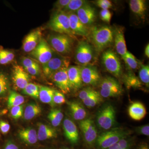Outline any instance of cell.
<instances>
[{"instance_id":"cell-1","label":"cell","mask_w":149,"mask_h":149,"mask_svg":"<svg viewBox=\"0 0 149 149\" xmlns=\"http://www.w3.org/2000/svg\"><path fill=\"white\" fill-rule=\"evenodd\" d=\"M88 36L95 50L101 52L113 42V30L109 26H94L90 29Z\"/></svg>"},{"instance_id":"cell-2","label":"cell","mask_w":149,"mask_h":149,"mask_svg":"<svg viewBox=\"0 0 149 149\" xmlns=\"http://www.w3.org/2000/svg\"><path fill=\"white\" fill-rule=\"evenodd\" d=\"M74 38L66 34H52L48 37L47 42L53 49L62 56H68L71 53Z\"/></svg>"},{"instance_id":"cell-3","label":"cell","mask_w":149,"mask_h":149,"mask_svg":"<svg viewBox=\"0 0 149 149\" xmlns=\"http://www.w3.org/2000/svg\"><path fill=\"white\" fill-rule=\"evenodd\" d=\"M129 131L116 128L102 133L97 136L95 143L98 149H107L118 141L128 137Z\"/></svg>"},{"instance_id":"cell-4","label":"cell","mask_w":149,"mask_h":149,"mask_svg":"<svg viewBox=\"0 0 149 149\" xmlns=\"http://www.w3.org/2000/svg\"><path fill=\"white\" fill-rule=\"evenodd\" d=\"M49 28L57 33L66 34L74 38L70 27L68 15L63 11H55L48 23Z\"/></svg>"},{"instance_id":"cell-5","label":"cell","mask_w":149,"mask_h":149,"mask_svg":"<svg viewBox=\"0 0 149 149\" xmlns=\"http://www.w3.org/2000/svg\"><path fill=\"white\" fill-rule=\"evenodd\" d=\"M70 64V59L68 56L54 54L49 61L42 65L43 73L46 77L51 78L55 72L60 70L68 68Z\"/></svg>"},{"instance_id":"cell-6","label":"cell","mask_w":149,"mask_h":149,"mask_svg":"<svg viewBox=\"0 0 149 149\" xmlns=\"http://www.w3.org/2000/svg\"><path fill=\"white\" fill-rule=\"evenodd\" d=\"M97 123L99 128L108 130L116 123V111L111 104L105 106L99 111L97 116Z\"/></svg>"},{"instance_id":"cell-7","label":"cell","mask_w":149,"mask_h":149,"mask_svg":"<svg viewBox=\"0 0 149 149\" xmlns=\"http://www.w3.org/2000/svg\"><path fill=\"white\" fill-rule=\"evenodd\" d=\"M100 94L102 97H116L122 94L123 90L120 83L113 77H107L100 83Z\"/></svg>"},{"instance_id":"cell-8","label":"cell","mask_w":149,"mask_h":149,"mask_svg":"<svg viewBox=\"0 0 149 149\" xmlns=\"http://www.w3.org/2000/svg\"><path fill=\"white\" fill-rule=\"evenodd\" d=\"M102 61L108 72L116 77H119L122 74V68L120 60L113 51L108 50L104 52L102 56Z\"/></svg>"},{"instance_id":"cell-9","label":"cell","mask_w":149,"mask_h":149,"mask_svg":"<svg viewBox=\"0 0 149 149\" xmlns=\"http://www.w3.org/2000/svg\"><path fill=\"white\" fill-rule=\"evenodd\" d=\"M29 55L32 58L42 65L52 58L54 52L47 41L42 38L36 48L29 53Z\"/></svg>"},{"instance_id":"cell-10","label":"cell","mask_w":149,"mask_h":149,"mask_svg":"<svg viewBox=\"0 0 149 149\" xmlns=\"http://www.w3.org/2000/svg\"><path fill=\"white\" fill-rule=\"evenodd\" d=\"M93 49L88 42L81 40L78 43L75 50V58L81 66L88 65L93 57Z\"/></svg>"},{"instance_id":"cell-11","label":"cell","mask_w":149,"mask_h":149,"mask_svg":"<svg viewBox=\"0 0 149 149\" xmlns=\"http://www.w3.org/2000/svg\"><path fill=\"white\" fill-rule=\"evenodd\" d=\"M79 126L86 143L91 146L95 143L97 138V131L94 121L91 118L81 120Z\"/></svg>"},{"instance_id":"cell-12","label":"cell","mask_w":149,"mask_h":149,"mask_svg":"<svg viewBox=\"0 0 149 149\" xmlns=\"http://www.w3.org/2000/svg\"><path fill=\"white\" fill-rule=\"evenodd\" d=\"M80 67V73L83 83L86 85L95 86L100 84L101 77L98 70L93 65H83Z\"/></svg>"},{"instance_id":"cell-13","label":"cell","mask_w":149,"mask_h":149,"mask_svg":"<svg viewBox=\"0 0 149 149\" xmlns=\"http://www.w3.org/2000/svg\"><path fill=\"white\" fill-rule=\"evenodd\" d=\"M54 83L63 94H67L71 90L67 73V68L57 71L51 77Z\"/></svg>"},{"instance_id":"cell-14","label":"cell","mask_w":149,"mask_h":149,"mask_svg":"<svg viewBox=\"0 0 149 149\" xmlns=\"http://www.w3.org/2000/svg\"><path fill=\"white\" fill-rule=\"evenodd\" d=\"M76 14L80 21L88 27L95 22L97 18L95 10L88 3L79 9Z\"/></svg>"},{"instance_id":"cell-15","label":"cell","mask_w":149,"mask_h":149,"mask_svg":"<svg viewBox=\"0 0 149 149\" xmlns=\"http://www.w3.org/2000/svg\"><path fill=\"white\" fill-rule=\"evenodd\" d=\"M13 80L18 89L23 90L29 83L30 76L22 66L16 65L13 69Z\"/></svg>"},{"instance_id":"cell-16","label":"cell","mask_w":149,"mask_h":149,"mask_svg":"<svg viewBox=\"0 0 149 149\" xmlns=\"http://www.w3.org/2000/svg\"><path fill=\"white\" fill-rule=\"evenodd\" d=\"M42 31L40 28L31 31L25 37L22 43V49L30 53L36 48L42 39Z\"/></svg>"},{"instance_id":"cell-17","label":"cell","mask_w":149,"mask_h":149,"mask_svg":"<svg viewBox=\"0 0 149 149\" xmlns=\"http://www.w3.org/2000/svg\"><path fill=\"white\" fill-rule=\"evenodd\" d=\"M69 17L70 27L73 35L88 37L90 33L89 27L80 21L75 13H67Z\"/></svg>"},{"instance_id":"cell-18","label":"cell","mask_w":149,"mask_h":149,"mask_svg":"<svg viewBox=\"0 0 149 149\" xmlns=\"http://www.w3.org/2000/svg\"><path fill=\"white\" fill-rule=\"evenodd\" d=\"M67 73L71 89L78 90L82 88L83 83L80 66H69L67 68Z\"/></svg>"},{"instance_id":"cell-19","label":"cell","mask_w":149,"mask_h":149,"mask_svg":"<svg viewBox=\"0 0 149 149\" xmlns=\"http://www.w3.org/2000/svg\"><path fill=\"white\" fill-rule=\"evenodd\" d=\"M63 129L66 139L72 143H77L79 141V133L74 123L68 118H65L63 122Z\"/></svg>"},{"instance_id":"cell-20","label":"cell","mask_w":149,"mask_h":149,"mask_svg":"<svg viewBox=\"0 0 149 149\" xmlns=\"http://www.w3.org/2000/svg\"><path fill=\"white\" fill-rule=\"evenodd\" d=\"M113 32V39L116 52L122 57L127 52L123 28L121 27H116Z\"/></svg>"},{"instance_id":"cell-21","label":"cell","mask_w":149,"mask_h":149,"mask_svg":"<svg viewBox=\"0 0 149 149\" xmlns=\"http://www.w3.org/2000/svg\"><path fill=\"white\" fill-rule=\"evenodd\" d=\"M128 113L133 120H141L143 119L147 113L144 105L141 102H134L128 107Z\"/></svg>"},{"instance_id":"cell-22","label":"cell","mask_w":149,"mask_h":149,"mask_svg":"<svg viewBox=\"0 0 149 149\" xmlns=\"http://www.w3.org/2000/svg\"><path fill=\"white\" fill-rule=\"evenodd\" d=\"M131 10L137 17L142 20L146 18L147 7L146 1L144 0H131L129 2Z\"/></svg>"},{"instance_id":"cell-23","label":"cell","mask_w":149,"mask_h":149,"mask_svg":"<svg viewBox=\"0 0 149 149\" xmlns=\"http://www.w3.org/2000/svg\"><path fill=\"white\" fill-rule=\"evenodd\" d=\"M37 134L38 140L40 141L56 138L57 135L56 131L54 128L42 123L38 124Z\"/></svg>"},{"instance_id":"cell-24","label":"cell","mask_w":149,"mask_h":149,"mask_svg":"<svg viewBox=\"0 0 149 149\" xmlns=\"http://www.w3.org/2000/svg\"><path fill=\"white\" fill-rule=\"evenodd\" d=\"M19 136L26 143L32 145L37 143L38 137L35 129L27 128L21 129L19 132Z\"/></svg>"},{"instance_id":"cell-25","label":"cell","mask_w":149,"mask_h":149,"mask_svg":"<svg viewBox=\"0 0 149 149\" xmlns=\"http://www.w3.org/2000/svg\"><path fill=\"white\" fill-rule=\"evenodd\" d=\"M69 105L71 115L74 120L81 121L85 119L87 112L82 104L77 102H73L70 103Z\"/></svg>"},{"instance_id":"cell-26","label":"cell","mask_w":149,"mask_h":149,"mask_svg":"<svg viewBox=\"0 0 149 149\" xmlns=\"http://www.w3.org/2000/svg\"><path fill=\"white\" fill-rule=\"evenodd\" d=\"M54 92L55 90L52 88L45 86H40L39 99L42 102L54 106L55 105L53 102Z\"/></svg>"},{"instance_id":"cell-27","label":"cell","mask_w":149,"mask_h":149,"mask_svg":"<svg viewBox=\"0 0 149 149\" xmlns=\"http://www.w3.org/2000/svg\"><path fill=\"white\" fill-rule=\"evenodd\" d=\"M123 81L127 89L139 88L142 87V83L137 76L132 72H129L124 74Z\"/></svg>"},{"instance_id":"cell-28","label":"cell","mask_w":149,"mask_h":149,"mask_svg":"<svg viewBox=\"0 0 149 149\" xmlns=\"http://www.w3.org/2000/svg\"><path fill=\"white\" fill-rule=\"evenodd\" d=\"M42 111L41 107L38 104L30 103L25 107L23 118L25 120H30L39 115Z\"/></svg>"},{"instance_id":"cell-29","label":"cell","mask_w":149,"mask_h":149,"mask_svg":"<svg viewBox=\"0 0 149 149\" xmlns=\"http://www.w3.org/2000/svg\"><path fill=\"white\" fill-rule=\"evenodd\" d=\"M24 102V98L23 96L16 92L12 91L9 96L8 106L9 108H11L13 107L21 105Z\"/></svg>"},{"instance_id":"cell-30","label":"cell","mask_w":149,"mask_h":149,"mask_svg":"<svg viewBox=\"0 0 149 149\" xmlns=\"http://www.w3.org/2000/svg\"><path fill=\"white\" fill-rule=\"evenodd\" d=\"M63 118V115L61 111L58 109H53L51 110L48 116V119L54 127H57L59 125Z\"/></svg>"},{"instance_id":"cell-31","label":"cell","mask_w":149,"mask_h":149,"mask_svg":"<svg viewBox=\"0 0 149 149\" xmlns=\"http://www.w3.org/2000/svg\"><path fill=\"white\" fill-rule=\"evenodd\" d=\"M87 3L88 2L84 0H70L67 6L62 11L66 13L76 12Z\"/></svg>"},{"instance_id":"cell-32","label":"cell","mask_w":149,"mask_h":149,"mask_svg":"<svg viewBox=\"0 0 149 149\" xmlns=\"http://www.w3.org/2000/svg\"><path fill=\"white\" fill-rule=\"evenodd\" d=\"M102 100V98L100 93L96 91L95 93L82 101L85 106L90 108L96 106L101 102Z\"/></svg>"},{"instance_id":"cell-33","label":"cell","mask_w":149,"mask_h":149,"mask_svg":"<svg viewBox=\"0 0 149 149\" xmlns=\"http://www.w3.org/2000/svg\"><path fill=\"white\" fill-rule=\"evenodd\" d=\"M15 55L13 52L0 46V65L8 64L13 61Z\"/></svg>"},{"instance_id":"cell-34","label":"cell","mask_w":149,"mask_h":149,"mask_svg":"<svg viewBox=\"0 0 149 149\" xmlns=\"http://www.w3.org/2000/svg\"><path fill=\"white\" fill-rule=\"evenodd\" d=\"M123 60L126 64L131 69L136 70L139 68V65L141 66L140 62L135 57L133 54L127 51L124 56H122Z\"/></svg>"},{"instance_id":"cell-35","label":"cell","mask_w":149,"mask_h":149,"mask_svg":"<svg viewBox=\"0 0 149 149\" xmlns=\"http://www.w3.org/2000/svg\"><path fill=\"white\" fill-rule=\"evenodd\" d=\"M40 86L33 83H29L22 90V92L25 95L32 97L35 99L39 98Z\"/></svg>"},{"instance_id":"cell-36","label":"cell","mask_w":149,"mask_h":149,"mask_svg":"<svg viewBox=\"0 0 149 149\" xmlns=\"http://www.w3.org/2000/svg\"><path fill=\"white\" fill-rule=\"evenodd\" d=\"M133 141L128 137L120 140L107 149H132Z\"/></svg>"},{"instance_id":"cell-37","label":"cell","mask_w":149,"mask_h":149,"mask_svg":"<svg viewBox=\"0 0 149 149\" xmlns=\"http://www.w3.org/2000/svg\"><path fill=\"white\" fill-rule=\"evenodd\" d=\"M9 83L6 74L0 71V96L5 95L8 91Z\"/></svg>"},{"instance_id":"cell-38","label":"cell","mask_w":149,"mask_h":149,"mask_svg":"<svg viewBox=\"0 0 149 149\" xmlns=\"http://www.w3.org/2000/svg\"><path fill=\"white\" fill-rule=\"evenodd\" d=\"M139 79L148 88L149 85V65L141 64L139 72Z\"/></svg>"},{"instance_id":"cell-39","label":"cell","mask_w":149,"mask_h":149,"mask_svg":"<svg viewBox=\"0 0 149 149\" xmlns=\"http://www.w3.org/2000/svg\"><path fill=\"white\" fill-rule=\"evenodd\" d=\"M11 116L15 119L20 118L23 114V105L18 106L11 108L10 110Z\"/></svg>"},{"instance_id":"cell-40","label":"cell","mask_w":149,"mask_h":149,"mask_svg":"<svg viewBox=\"0 0 149 149\" xmlns=\"http://www.w3.org/2000/svg\"><path fill=\"white\" fill-rule=\"evenodd\" d=\"M21 64L24 68L31 67L35 65H39L38 62L35 61L32 58H28L27 57H23L21 59Z\"/></svg>"},{"instance_id":"cell-41","label":"cell","mask_w":149,"mask_h":149,"mask_svg":"<svg viewBox=\"0 0 149 149\" xmlns=\"http://www.w3.org/2000/svg\"><path fill=\"white\" fill-rule=\"evenodd\" d=\"M65 102V97L63 93L55 91L53 97V102L54 104H62Z\"/></svg>"},{"instance_id":"cell-42","label":"cell","mask_w":149,"mask_h":149,"mask_svg":"<svg viewBox=\"0 0 149 149\" xmlns=\"http://www.w3.org/2000/svg\"><path fill=\"white\" fill-rule=\"evenodd\" d=\"M95 92V91L91 88H84V89L81 90L79 93V98L82 100H85V99L90 97L92 94H93Z\"/></svg>"},{"instance_id":"cell-43","label":"cell","mask_w":149,"mask_h":149,"mask_svg":"<svg viewBox=\"0 0 149 149\" xmlns=\"http://www.w3.org/2000/svg\"><path fill=\"white\" fill-rule=\"evenodd\" d=\"M70 0H58L56 1L54 5L55 11H62L67 6Z\"/></svg>"},{"instance_id":"cell-44","label":"cell","mask_w":149,"mask_h":149,"mask_svg":"<svg viewBox=\"0 0 149 149\" xmlns=\"http://www.w3.org/2000/svg\"><path fill=\"white\" fill-rule=\"evenodd\" d=\"M100 17L102 20L109 23L111 20V14L109 10H102L100 12Z\"/></svg>"},{"instance_id":"cell-45","label":"cell","mask_w":149,"mask_h":149,"mask_svg":"<svg viewBox=\"0 0 149 149\" xmlns=\"http://www.w3.org/2000/svg\"><path fill=\"white\" fill-rule=\"evenodd\" d=\"M97 5L102 10H109L112 7V3L109 0H98L96 1Z\"/></svg>"},{"instance_id":"cell-46","label":"cell","mask_w":149,"mask_h":149,"mask_svg":"<svg viewBox=\"0 0 149 149\" xmlns=\"http://www.w3.org/2000/svg\"><path fill=\"white\" fill-rule=\"evenodd\" d=\"M29 74L32 75H37L40 74V65H35L31 67L27 68H24Z\"/></svg>"},{"instance_id":"cell-47","label":"cell","mask_w":149,"mask_h":149,"mask_svg":"<svg viewBox=\"0 0 149 149\" xmlns=\"http://www.w3.org/2000/svg\"><path fill=\"white\" fill-rule=\"evenodd\" d=\"M136 131L137 133L140 134V135L148 136H149V124L143 125L137 127L136 128Z\"/></svg>"},{"instance_id":"cell-48","label":"cell","mask_w":149,"mask_h":149,"mask_svg":"<svg viewBox=\"0 0 149 149\" xmlns=\"http://www.w3.org/2000/svg\"><path fill=\"white\" fill-rule=\"evenodd\" d=\"M10 125L7 122L3 120H0V130L3 134H6L9 131Z\"/></svg>"},{"instance_id":"cell-49","label":"cell","mask_w":149,"mask_h":149,"mask_svg":"<svg viewBox=\"0 0 149 149\" xmlns=\"http://www.w3.org/2000/svg\"><path fill=\"white\" fill-rule=\"evenodd\" d=\"M4 149H19L18 147L12 142H9L6 145Z\"/></svg>"},{"instance_id":"cell-50","label":"cell","mask_w":149,"mask_h":149,"mask_svg":"<svg viewBox=\"0 0 149 149\" xmlns=\"http://www.w3.org/2000/svg\"><path fill=\"white\" fill-rule=\"evenodd\" d=\"M137 149H149V148L147 144L143 143L140 145Z\"/></svg>"},{"instance_id":"cell-51","label":"cell","mask_w":149,"mask_h":149,"mask_svg":"<svg viewBox=\"0 0 149 149\" xmlns=\"http://www.w3.org/2000/svg\"><path fill=\"white\" fill-rule=\"evenodd\" d=\"M145 54L146 56L149 58V45L148 44L147 45L146 47L145 48Z\"/></svg>"},{"instance_id":"cell-52","label":"cell","mask_w":149,"mask_h":149,"mask_svg":"<svg viewBox=\"0 0 149 149\" xmlns=\"http://www.w3.org/2000/svg\"><path fill=\"white\" fill-rule=\"evenodd\" d=\"M62 149H70L68 148H65Z\"/></svg>"}]
</instances>
